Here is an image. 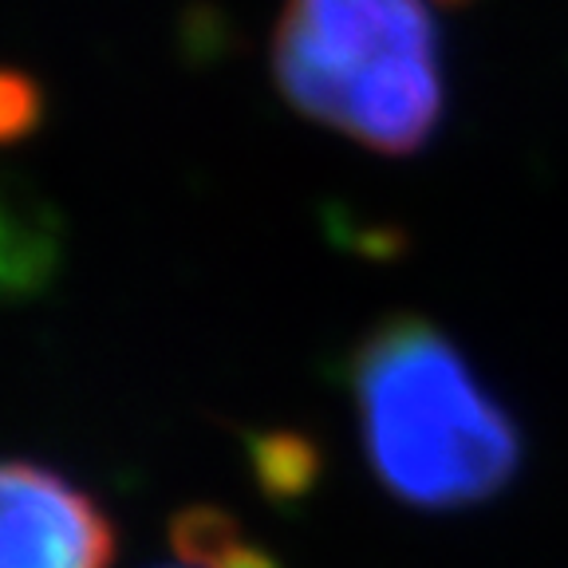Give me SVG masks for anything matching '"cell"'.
<instances>
[{
	"instance_id": "obj_4",
	"label": "cell",
	"mask_w": 568,
	"mask_h": 568,
	"mask_svg": "<svg viewBox=\"0 0 568 568\" xmlns=\"http://www.w3.org/2000/svg\"><path fill=\"white\" fill-rule=\"evenodd\" d=\"M63 261L60 213L28 182L0 174V301H28L55 281Z\"/></svg>"
},
{
	"instance_id": "obj_1",
	"label": "cell",
	"mask_w": 568,
	"mask_h": 568,
	"mask_svg": "<svg viewBox=\"0 0 568 568\" xmlns=\"http://www.w3.org/2000/svg\"><path fill=\"white\" fill-rule=\"evenodd\" d=\"M355 423L375 478L415 509H470L521 470V430L430 320L387 316L347 355Z\"/></svg>"
},
{
	"instance_id": "obj_3",
	"label": "cell",
	"mask_w": 568,
	"mask_h": 568,
	"mask_svg": "<svg viewBox=\"0 0 568 568\" xmlns=\"http://www.w3.org/2000/svg\"><path fill=\"white\" fill-rule=\"evenodd\" d=\"M115 525L40 462L0 458V568H111Z\"/></svg>"
},
{
	"instance_id": "obj_7",
	"label": "cell",
	"mask_w": 568,
	"mask_h": 568,
	"mask_svg": "<svg viewBox=\"0 0 568 568\" xmlns=\"http://www.w3.org/2000/svg\"><path fill=\"white\" fill-rule=\"evenodd\" d=\"M44 115V91L32 75L17 68H0V142H17L36 131Z\"/></svg>"
},
{
	"instance_id": "obj_5",
	"label": "cell",
	"mask_w": 568,
	"mask_h": 568,
	"mask_svg": "<svg viewBox=\"0 0 568 568\" xmlns=\"http://www.w3.org/2000/svg\"><path fill=\"white\" fill-rule=\"evenodd\" d=\"M170 545L186 568H281L245 525L217 506H186L170 521Z\"/></svg>"
},
{
	"instance_id": "obj_6",
	"label": "cell",
	"mask_w": 568,
	"mask_h": 568,
	"mask_svg": "<svg viewBox=\"0 0 568 568\" xmlns=\"http://www.w3.org/2000/svg\"><path fill=\"white\" fill-rule=\"evenodd\" d=\"M248 454H253V470H257L261 489L268 497H276V501H293V497H304L316 486L320 458L308 438L288 435V430L257 435Z\"/></svg>"
},
{
	"instance_id": "obj_2",
	"label": "cell",
	"mask_w": 568,
	"mask_h": 568,
	"mask_svg": "<svg viewBox=\"0 0 568 568\" xmlns=\"http://www.w3.org/2000/svg\"><path fill=\"white\" fill-rule=\"evenodd\" d=\"M273 75L304 119L390 159L423 151L446 111L426 0H284Z\"/></svg>"
}]
</instances>
